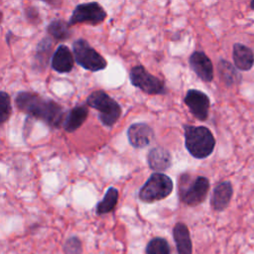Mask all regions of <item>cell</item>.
Returning a JSON list of instances; mask_svg holds the SVG:
<instances>
[{"label": "cell", "instance_id": "cell-1", "mask_svg": "<svg viewBox=\"0 0 254 254\" xmlns=\"http://www.w3.org/2000/svg\"><path fill=\"white\" fill-rule=\"evenodd\" d=\"M15 103L20 111L50 127L59 128L64 123V108L51 98L31 91H20L15 96Z\"/></svg>", "mask_w": 254, "mask_h": 254}, {"label": "cell", "instance_id": "cell-2", "mask_svg": "<svg viewBox=\"0 0 254 254\" xmlns=\"http://www.w3.org/2000/svg\"><path fill=\"white\" fill-rule=\"evenodd\" d=\"M184 134L185 146L193 158L204 159L213 152L215 139L207 127L186 124Z\"/></svg>", "mask_w": 254, "mask_h": 254}, {"label": "cell", "instance_id": "cell-3", "mask_svg": "<svg viewBox=\"0 0 254 254\" xmlns=\"http://www.w3.org/2000/svg\"><path fill=\"white\" fill-rule=\"evenodd\" d=\"M178 190L179 198L183 203L195 206L204 201L209 190V181L202 176L192 178L189 174H182Z\"/></svg>", "mask_w": 254, "mask_h": 254}, {"label": "cell", "instance_id": "cell-4", "mask_svg": "<svg viewBox=\"0 0 254 254\" xmlns=\"http://www.w3.org/2000/svg\"><path fill=\"white\" fill-rule=\"evenodd\" d=\"M86 105L98 111V118L106 127H112L122 113L120 104L103 90L91 92L86 98Z\"/></svg>", "mask_w": 254, "mask_h": 254}, {"label": "cell", "instance_id": "cell-5", "mask_svg": "<svg viewBox=\"0 0 254 254\" xmlns=\"http://www.w3.org/2000/svg\"><path fill=\"white\" fill-rule=\"evenodd\" d=\"M172 179L163 173L152 174L139 190L138 196L141 201L154 202L169 196L173 191Z\"/></svg>", "mask_w": 254, "mask_h": 254}, {"label": "cell", "instance_id": "cell-6", "mask_svg": "<svg viewBox=\"0 0 254 254\" xmlns=\"http://www.w3.org/2000/svg\"><path fill=\"white\" fill-rule=\"evenodd\" d=\"M72 52L76 64L84 69L98 71L107 65L106 60L84 39H77L72 43Z\"/></svg>", "mask_w": 254, "mask_h": 254}, {"label": "cell", "instance_id": "cell-7", "mask_svg": "<svg viewBox=\"0 0 254 254\" xmlns=\"http://www.w3.org/2000/svg\"><path fill=\"white\" fill-rule=\"evenodd\" d=\"M129 77L133 86L147 94H165L167 92L165 82L161 78L149 73L143 65L133 66L130 69Z\"/></svg>", "mask_w": 254, "mask_h": 254}, {"label": "cell", "instance_id": "cell-8", "mask_svg": "<svg viewBox=\"0 0 254 254\" xmlns=\"http://www.w3.org/2000/svg\"><path fill=\"white\" fill-rule=\"evenodd\" d=\"M106 11L99 3H81L75 6L67 23L69 27L81 23L95 26L102 23L106 19Z\"/></svg>", "mask_w": 254, "mask_h": 254}, {"label": "cell", "instance_id": "cell-9", "mask_svg": "<svg viewBox=\"0 0 254 254\" xmlns=\"http://www.w3.org/2000/svg\"><path fill=\"white\" fill-rule=\"evenodd\" d=\"M184 102L196 119L200 121L207 119L210 100L204 92L197 89H189L185 95Z\"/></svg>", "mask_w": 254, "mask_h": 254}, {"label": "cell", "instance_id": "cell-10", "mask_svg": "<svg viewBox=\"0 0 254 254\" xmlns=\"http://www.w3.org/2000/svg\"><path fill=\"white\" fill-rule=\"evenodd\" d=\"M154 130L151 126L143 122H137L130 125L127 130L128 141L134 148L142 149L151 144L154 139Z\"/></svg>", "mask_w": 254, "mask_h": 254}, {"label": "cell", "instance_id": "cell-11", "mask_svg": "<svg viewBox=\"0 0 254 254\" xmlns=\"http://www.w3.org/2000/svg\"><path fill=\"white\" fill-rule=\"evenodd\" d=\"M190 66L194 73L205 82H210L213 79V65L210 59L200 51L193 52L189 59Z\"/></svg>", "mask_w": 254, "mask_h": 254}, {"label": "cell", "instance_id": "cell-12", "mask_svg": "<svg viewBox=\"0 0 254 254\" xmlns=\"http://www.w3.org/2000/svg\"><path fill=\"white\" fill-rule=\"evenodd\" d=\"M233 189L230 182H221L217 184L212 191L211 198H210V205L213 210L215 211H222L224 210L232 197Z\"/></svg>", "mask_w": 254, "mask_h": 254}, {"label": "cell", "instance_id": "cell-13", "mask_svg": "<svg viewBox=\"0 0 254 254\" xmlns=\"http://www.w3.org/2000/svg\"><path fill=\"white\" fill-rule=\"evenodd\" d=\"M147 163L151 170L157 173L164 172L172 166L171 153L163 147H154L148 152Z\"/></svg>", "mask_w": 254, "mask_h": 254}, {"label": "cell", "instance_id": "cell-14", "mask_svg": "<svg viewBox=\"0 0 254 254\" xmlns=\"http://www.w3.org/2000/svg\"><path fill=\"white\" fill-rule=\"evenodd\" d=\"M73 56L65 45H60L52 58V68L59 73H67L73 68Z\"/></svg>", "mask_w": 254, "mask_h": 254}, {"label": "cell", "instance_id": "cell-15", "mask_svg": "<svg viewBox=\"0 0 254 254\" xmlns=\"http://www.w3.org/2000/svg\"><path fill=\"white\" fill-rule=\"evenodd\" d=\"M173 238L178 254H191L192 242L188 226L184 222H178L173 228Z\"/></svg>", "mask_w": 254, "mask_h": 254}, {"label": "cell", "instance_id": "cell-16", "mask_svg": "<svg viewBox=\"0 0 254 254\" xmlns=\"http://www.w3.org/2000/svg\"><path fill=\"white\" fill-rule=\"evenodd\" d=\"M232 57L234 65L240 70H249L254 64L253 51L243 44H234Z\"/></svg>", "mask_w": 254, "mask_h": 254}, {"label": "cell", "instance_id": "cell-17", "mask_svg": "<svg viewBox=\"0 0 254 254\" xmlns=\"http://www.w3.org/2000/svg\"><path fill=\"white\" fill-rule=\"evenodd\" d=\"M88 116V108L85 105H77L70 109L68 113L66 114L64 123L63 128L64 131L71 133L75 130H77L86 120Z\"/></svg>", "mask_w": 254, "mask_h": 254}, {"label": "cell", "instance_id": "cell-18", "mask_svg": "<svg viewBox=\"0 0 254 254\" xmlns=\"http://www.w3.org/2000/svg\"><path fill=\"white\" fill-rule=\"evenodd\" d=\"M68 23L62 19H55L47 26L48 34L56 41H65L70 37Z\"/></svg>", "mask_w": 254, "mask_h": 254}, {"label": "cell", "instance_id": "cell-19", "mask_svg": "<svg viewBox=\"0 0 254 254\" xmlns=\"http://www.w3.org/2000/svg\"><path fill=\"white\" fill-rule=\"evenodd\" d=\"M217 67H218L219 76L226 85L230 86L240 81L241 79L240 73L235 69V67L229 62L220 60L218 62Z\"/></svg>", "mask_w": 254, "mask_h": 254}, {"label": "cell", "instance_id": "cell-20", "mask_svg": "<svg viewBox=\"0 0 254 254\" xmlns=\"http://www.w3.org/2000/svg\"><path fill=\"white\" fill-rule=\"evenodd\" d=\"M119 192L117 189L110 187L107 189L103 198L96 205V213L98 215L111 212L117 204Z\"/></svg>", "mask_w": 254, "mask_h": 254}, {"label": "cell", "instance_id": "cell-21", "mask_svg": "<svg viewBox=\"0 0 254 254\" xmlns=\"http://www.w3.org/2000/svg\"><path fill=\"white\" fill-rule=\"evenodd\" d=\"M145 252L146 254H171V248L165 238L154 237L148 242Z\"/></svg>", "mask_w": 254, "mask_h": 254}, {"label": "cell", "instance_id": "cell-22", "mask_svg": "<svg viewBox=\"0 0 254 254\" xmlns=\"http://www.w3.org/2000/svg\"><path fill=\"white\" fill-rule=\"evenodd\" d=\"M12 113L10 96L5 91L0 92V123L6 122Z\"/></svg>", "mask_w": 254, "mask_h": 254}, {"label": "cell", "instance_id": "cell-23", "mask_svg": "<svg viewBox=\"0 0 254 254\" xmlns=\"http://www.w3.org/2000/svg\"><path fill=\"white\" fill-rule=\"evenodd\" d=\"M50 40L51 39L49 38H45L39 43L36 54V59L38 60V63H46L47 61H49V55L52 48V42Z\"/></svg>", "mask_w": 254, "mask_h": 254}, {"label": "cell", "instance_id": "cell-24", "mask_svg": "<svg viewBox=\"0 0 254 254\" xmlns=\"http://www.w3.org/2000/svg\"><path fill=\"white\" fill-rule=\"evenodd\" d=\"M64 254H81L82 244L78 237L71 236L67 238L64 244Z\"/></svg>", "mask_w": 254, "mask_h": 254}, {"label": "cell", "instance_id": "cell-25", "mask_svg": "<svg viewBox=\"0 0 254 254\" xmlns=\"http://www.w3.org/2000/svg\"><path fill=\"white\" fill-rule=\"evenodd\" d=\"M35 7H29V9H27V11H26V15H27V18H29L30 20H34V18H38V13H36V14H34L33 12H35Z\"/></svg>", "mask_w": 254, "mask_h": 254}, {"label": "cell", "instance_id": "cell-26", "mask_svg": "<svg viewBox=\"0 0 254 254\" xmlns=\"http://www.w3.org/2000/svg\"><path fill=\"white\" fill-rule=\"evenodd\" d=\"M250 7H251V9H253V10H254V0H253V1H251V3H250Z\"/></svg>", "mask_w": 254, "mask_h": 254}]
</instances>
